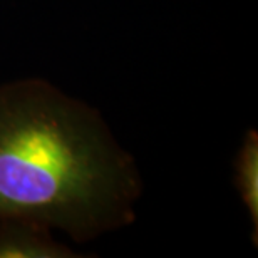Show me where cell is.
I'll return each instance as SVG.
<instances>
[{
	"mask_svg": "<svg viewBox=\"0 0 258 258\" xmlns=\"http://www.w3.org/2000/svg\"><path fill=\"white\" fill-rule=\"evenodd\" d=\"M57 243L47 225L29 220H0V258H76Z\"/></svg>",
	"mask_w": 258,
	"mask_h": 258,
	"instance_id": "7a4b0ae2",
	"label": "cell"
},
{
	"mask_svg": "<svg viewBox=\"0 0 258 258\" xmlns=\"http://www.w3.org/2000/svg\"><path fill=\"white\" fill-rule=\"evenodd\" d=\"M235 176L233 183L240 198L243 201L246 211L250 215L253 235L251 241L258 245V133L248 129L245 134L243 144L236 153L233 161Z\"/></svg>",
	"mask_w": 258,
	"mask_h": 258,
	"instance_id": "3957f363",
	"label": "cell"
},
{
	"mask_svg": "<svg viewBox=\"0 0 258 258\" xmlns=\"http://www.w3.org/2000/svg\"><path fill=\"white\" fill-rule=\"evenodd\" d=\"M138 168L96 109L44 79L0 86V220H29L86 243L131 225Z\"/></svg>",
	"mask_w": 258,
	"mask_h": 258,
	"instance_id": "6da1fadb",
	"label": "cell"
}]
</instances>
